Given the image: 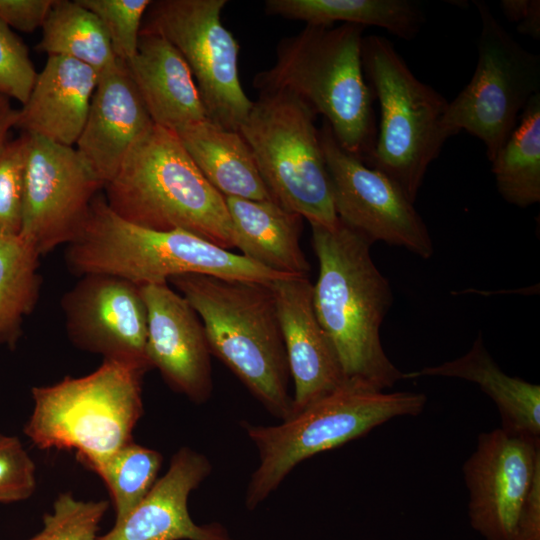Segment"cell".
Returning <instances> with one entry per match:
<instances>
[{
	"label": "cell",
	"instance_id": "cell-38",
	"mask_svg": "<svg viewBox=\"0 0 540 540\" xmlns=\"http://www.w3.org/2000/svg\"><path fill=\"white\" fill-rule=\"evenodd\" d=\"M18 110L14 109L8 97L0 94V147L7 141V134L15 127Z\"/></svg>",
	"mask_w": 540,
	"mask_h": 540
},
{
	"label": "cell",
	"instance_id": "cell-37",
	"mask_svg": "<svg viewBox=\"0 0 540 540\" xmlns=\"http://www.w3.org/2000/svg\"><path fill=\"white\" fill-rule=\"evenodd\" d=\"M540 5L539 0H502L500 7L508 21L516 25L524 22L531 12Z\"/></svg>",
	"mask_w": 540,
	"mask_h": 540
},
{
	"label": "cell",
	"instance_id": "cell-28",
	"mask_svg": "<svg viewBox=\"0 0 540 540\" xmlns=\"http://www.w3.org/2000/svg\"><path fill=\"white\" fill-rule=\"evenodd\" d=\"M41 256L20 235L0 238V345L14 349L35 309L42 284Z\"/></svg>",
	"mask_w": 540,
	"mask_h": 540
},
{
	"label": "cell",
	"instance_id": "cell-25",
	"mask_svg": "<svg viewBox=\"0 0 540 540\" xmlns=\"http://www.w3.org/2000/svg\"><path fill=\"white\" fill-rule=\"evenodd\" d=\"M265 12L306 25L377 26L405 40L414 38L425 21L420 5L410 0H267Z\"/></svg>",
	"mask_w": 540,
	"mask_h": 540
},
{
	"label": "cell",
	"instance_id": "cell-29",
	"mask_svg": "<svg viewBox=\"0 0 540 540\" xmlns=\"http://www.w3.org/2000/svg\"><path fill=\"white\" fill-rule=\"evenodd\" d=\"M162 464V455L133 441L107 458L94 472L105 482L120 523L148 494Z\"/></svg>",
	"mask_w": 540,
	"mask_h": 540
},
{
	"label": "cell",
	"instance_id": "cell-16",
	"mask_svg": "<svg viewBox=\"0 0 540 540\" xmlns=\"http://www.w3.org/2000/svg\"><path fill=\"white\" fill-rule=\"evenodd\" d=\"M147 310L146 356L165 382L194 403L213 390L211 352L201 319L169 283L141 286Z\"/></svg>",
	"mask_w": 540,
	"mask_h": 540
},
{
	"label": "cell",
	"instance_id": "cell-3",
	"mask_svg": "<svg viewBox=\"0 0 540 540\" xmlns=\"http://www.w3.org/2000/svg\"><path fill=\"white\" fill-rule=\"evenodd\" d=\"M364 28L306 25L278 43L275 63L254 77L253 86L298 96L324 117L345 151L369 166L377 126L362 63Z\"/></svg>",
	"mask_w": 540,
	"mask_h": 540
},
{
	"label": "cell",
	"instance_id": "cell-8",
	"mask_svg": "<svg viewBox=\"0 0 540 540\" xmlns=\"http://www.w3.org/2000/svg\"><path fill=\"white\" fill-rule=\"evenodd\" d=\"M362 63L380 106L369 166L388 176L415 203L429 165L448 139L442 126L448 101L420 81L383 36L363 38Z\"/></svg>",
	"mask_w": 540,
	"mask_h": 540
},
{
	"label": "cell",
	"instance_id": "cell-19",
	"mask_svg": "<svg viewBox=\"0 0 540 540\" xmlns=\"http://www.w3.org/2000/svg\"><path fill=\"white\" fill-rule=\"evenodd\" d=\"M153 124L126 63L119 60L98 75L75 148L104 186Z\"/></svg>",
	"mask_w": 540,
	"mask_h": 540
},
{
	"label": "cell",
	"instance_id": "cell-18",
	"mask_svg": "<svg viewBox=\"0 0 540 540\" xmlns=\"http://www.w3.org/2000/svg\"><path fill=\"white\" fill-rule=\"evenodd\" d=\"M211 472L206 455L181 447L145 498L98 540H234L222 524L198 525L189 514L190 493Z\"/></svg>",
	"mask_w": 540,
	"mask_h": 540
},
{
	"label": "cell",
	"instance_id": "cell-30",
	"mask_svg": "<svg viewBox=\"0 0 540 540\" xmlns=\"http://www.w3.org/2000/svg\"><path fill=\"white\" fill-rule=\"evenodd\" d=\"M109 507L106 500H77L61 493L53 512L43 516V529L29 540H98L99 524Z\"/></svg>",
	"mask_w": 540,
	"mask_h": 540
},
{
	"label": "cell",
	"instance_id": "cell-26",
	"mask_svg": "<svg viewBox=\"0 0 540 540\" xmlns=\"http://www.w3.org/2000/svg\"><path fill=\"white\" fill-rule=\"evenodd\" d=\"M491 164L505 201L520 208L540 201V93L529 100Z\"/></svg>",
	"mask_w": 540,
	"mask_h": 540
},
{
	"label": "cell",
	"instance_id": "cell-22",
	"mask_svg": "<svg viewBox=\"0 0 540 540\" xmlns=\"http://www.w3.org/2000/svg\"><path fill=\"white\" fill-rule=\"evenodd\" d=\"M235 248L249 260L290 276H308L300 246L303 217L275 201L224 197Z\"/></svg>",
	"mask_w": 540,
	"mask_h": 540
},
{
	"label": "cell",
	"instance_id": "cell-21",
	"mask_svg": "<svg viewBox=\"0 0 540 540\" xmlns=\"http://www.w3.org/2000/svg\"><path fill=\"white\" fill-rule=\"evenodd\" d=\"M126 65L155 125L176 132L209 119L185 59L161 35L141 30Z\"/></svg>",
	"mask_w": 540,
	"mask_h": 540
},
{
	"label": "cell",
	"instance_id": "cell-12",
	"mask_svg": "<svg viewBox=\"0 0 540 540\" xmlns=\"http://www.w3.org/2000/svg\"><path fill=\"white\" fill-rule=\"evenodd\" d=\"M318 131L338 219L372 244L432 257L433 241L414 202L384 173L345 151L324 119Z\"/></svg>",
	"mask_w": 540,
	"mask_h": 540
},
{
	"label": "cell",
	"instance_id": "cell-2",
	"mask_svg": "<svg viewBox=\"0 0 540 540\" xmlns=\"http://www.w3.org/2000/svg\"><path fill=\"white\" fill-rule=\"evenodd\" d=\"M201 319L216 356L274 417L293 416L290 371L270 284L183 274L168 280Z\"/></svg>",
	"mask_w": 540,
	"mask_h": 540
},
{
	"label": "cell",
	"instance_id": "cell-20",
	"mask_svg": "<svg viewBox=\"0 0 540 540\" xmlns=\"http://www.w3.org/2000/svg\"><path fill=\"white\" fill-rule=\"evenodd\" d=\"M98 73L61 55H49L18 110L15 127L65 146H74L85 125Z\"/></svg>",
	"mask_w": 540,
	"mask_h": 540
},
{
	"label": "cell",
	"instance_id": "cell-5",
	"mask_svg": "<svg viewBox=\"0 0 540 540\" xmlns=\"http://www.w3.org/2000/svg\"><path fill=\"white\" fill-rule=\"evenodd\" d=\"M102 193L122 219L156 231L184 230L235 248L225 198L202 175L174 131L153 124Z\"/></svg>",
	"mask_w": 540,
	"mask_h": 540
},
{
	"label": "cell",
	"instance_id": "cell-24",
	"mask_svg": "<svg viewBox=\"0 0 540 540\" xmlns=\"http://www.w3.org/2000/svg\"><path fill=\"white\" fill-rule=\"evenodd\" d=\"M175 133L205 179L224 197L274 201L240 132L206 119Z\"/></svg>",
	"mask_w": 540,
	"mask_h": 540
},
{
	"label": "cell",
	"instance_id": "cell-33",
	"mask_svg": "<svg viewBox=\"0 0 540 540\" xmlns=\"http://www.w3.org/2000/svg\"><path fill=\"white\" fill-rule=\"evenodd\" d=\"M36 76L26 45L0 20V94L23 105Z\"/></svg>",
	"mask_w": 540,
	"mask_h": 540
},
{
	"label": "cell",
	"instance_id": "cell-17",
	"mask_svg": "<svg viewBox=\"0 0 540 540\" xmlns=\"http://www.w3.org/2000/svg\"><path fill=\"white\" fill-rule=\"evenodd\" d=\"M290 377L294 383L293 415L343 387L345 378L337 353L322 328L313 305L308 276H290L270 283Z\"/></svg>",
	"mask_w": 540,
	"mask_h": 540
},
{
	"label": "cell",
	"instance_id": "cell-4",
	"mask_svg": "<svg viewBox=\"0 0 540 540\" xmlns=\"http://www.w3.org/2000/svg\"><path fill=\"white\" fill-rule=\"evenodd\" d=\"M64 260L78 277L107 274L139 286L168 283L183 274L264 284L289 277L193 233L132 224L109 208L102 192L93 199L81 227L66 245Z\"/></svg>",
	"mask_w": 540,
	"mask_h": 540
},
{
	"label": "cell",
	"instance_id": "cell-14",
	"mask_svg": "<svg viewBox=\"0 0 540 540\" xmlns=\"http://www.w3.org/2000/svg\"><path fill=\"white\" fill-rule=\"evenodd\" d=\"M69 340L79 349L152 368L146 356L147 310L141 286L112 275L86 274L61 298Z\"/></svg>",
	"mask_w": 540,
	"mask_h": 540
},
{
	"label": "cell",
	"instance_id": "cell-31",
	"mask_svg": "<svg viewBox=\"0 0 540 540\" xmlns=\"http://www.w3.org/2000/svg\"><path fill=\"white\" fill-rule=\"evenodd\" d=\"M102 23L118 60L127 63L136 54L143 17L150 0H78Z\"/></svg>",
	"mask_w": 540,
	"mask_h": 540
},
{
	"label": "cell",
	"instance_id": "cell-35",
	"mask_svg": "<svg viewBox=\"0 0 540 540\" xmlns=\"http://www.w3.org/2000/svg\"><path fill=\"white\" fill-rule=\"evenodd\" d=\"M55 0H0V20L8 27L33 32L42 27Z\"/></svg>",
	"mask_w": 540,
	"mask_h": 540
},
{
	"label": "cell",
	"instance_id": "cell-34",
	"mask_svg": "<svg viewBox=\"0 0 540 540\" xmlns=\"http://www.w3.org/2000/svg\"><path fill=\"white\" fill-rule=\"evenodd\" d=\"M36 467L15 436L0 434V502L29 498L36 489Z\"/></svg>",
	"mask_w": 540,
	"mask_h": 540
},
{
	"label": "cell",
	"instance_id": "cell-6",
	"mask_svg": "<svg viewBox=\"0 0 540 540\" xmlns=\"http://www.w3.org/2000/svg\"><path fill=\"white\" fill-rule=\"evenodd\" d=\"M147 367L103 359L90 374L32 388L33 411L24 433L40 449L74 450L95 470L132 442L142 416Z\"/></svg>",
	"mask_w": 540,
	"mask_h": 540
},
{
	"label": "cell",
	"instance_id": "cell-7",
	"mask_svg": "<svg viewBox=\"0 0 540 540\" xmlns=\"http://www.w3.org/2000/svg\"><path fill=\"white\" fill-rule=\"evenodd\" d=\"M427 397L411 391H380L348 382L277 425L240 422L258 451L259 462L245 493L256 509L302 461L337 448L401 416H417Z\"/></svg>",
	"mask_w": 540,
	"mask_h": 540
},
{
	"label": "cell",
	"instance_id": "cell-11",
	"mask_svg": "<svg viewBox=\"0 0 540 540\" xmlns=\"http://www.w3.org/2000/svg\"><path fill=\"white\" fill-rule=\"evenodd\" d=\"M226 0L152 1L141 30L167 39L191 70L208 118L239 132L252 105L239 77V44L225 28Z\"/></svg>",
	"mask_w": 540,
	"mask_h": 540
},
{
	"label": "cell",
	"instance_id": "cell-13",
	"mask_svg": "<svg viewBox=\"0 0 540 540\" xmlns=\"http://www.w3.org/2000/svg\"><path fill=\"white\" fill-rule=\"evenodd\" d=\"M23 136L20 236L42 257L74 238L103 183L74 146L27 133Z\"/></svg>",
	"mask_w": 540,
	"mask_h": 540
},
{
	"label": "cell",
	"instance_id": "cell-9",
	"mask_svg": "<svg viewBox=\"0 0 540 540\" xmlns=\"http://www.w3.org/2000/svg\"><path fill=\"white\" fill-rule=\"evenodd\" d=\"M314 111L287 90H261L239 132L274 201L310 225L337 217Z\"/></svg>",
	"mask_w": 540,
	"mask_h": 540
},
{
	"label": "cell",
	"instance_id": "cell-36",
	"mask_svg": "<svg viewBox=\"0 0 540 540\" xmlns=\"http://www.w3.org/2000/svg\"><path fill=\"white\" fill-rule=\"evenodd\" d=\"M514 540H540V470L521 506Z\"/></svg>",
	"mask_w": 540,
	"mask_h": 540
},
{
	"label": "cell",
	"instance_id": "cell-23",
	"mask_svg": "<svg viewBox=\"0 0 540 540\" xmlns=\"http://www.w3.org/2000/svg\"><path fill=\"white\" fill-rule=\"evenodd\" d=\"M423 376L458 378L477 384L498 408L503 431L540 441V386L503 372L486 349L481 333L463 356L404 373L403 379Z\"/></svg>",
	"mask_w": 540,
	"mask_h": 540
},
{
	"label": "cell",
	"instance_id": "cell-27",
	"mask_svg": "<svg viewBox=\"0 0 540 540\" xmlns=\"http://www.w3.org/2000/svg\"><path fill=\"white\" fill-rule=\"evenodd\" d=\"M41 28L37 50L48 56L78 60L98 75L119 61L100 20L78 0H55Z\"/></svg>",
	"mask_w": 540,
	"mask_h": 540
},
{
	"label": "cell",
	"instance_id": "cell-15",
	"mask_svg": "<svg viewBox=\"0 0 540 540\" xmlns=\"http://www.w3.org/2000/svg\"><path fill=\"white\" fill-rule=\"evenodd\" d=\"M540 470V441L501 428L478 436L463 465L472 528L486 540H514L523 501Z\"/></svg>",
	"mask_w": 540,
	"mask_h": 540
},
{
	"label": "cell",
	"instance_id": "cell-1",
	"mask_svg": "<svg viewBox=\"0 0 540 540\" xmlns=\"http://www.w3.org/2000/svg\"><path fill=\"white\" fill-rule=\"evenodd\" d=\"M311 230L319 264L314 310L345 378L387 391L404 380V372L381 344L380 327L392 306L393 292L371 257L373 244L340 220L332 228L311 225Z\"/></svg>",
	"mask_w": 540,
	"mask_h": 540
},
{
	"label": "cell",
	"instance_id": "cell-32",
	"mask_svg": "<svg viewBox=\"0 0 540 540\" xmlns=\"http://www.w3.org/2000/svg\"><path fill=\"white\" fill-rule=\"evenodd\" d=\"M25 140L22 135L0 147V238L19 236L22 228Z\"/></svg>",
	"mask_w": 540,
	"mask_h": 540
},
{
	"label": "cell",
	"instance_id": "cell-10",
	"mask_svg": "<svg viewBox=\"0 0 540 540\" xmlns=\"http://www.w3.org/2000/svg\"><path fill=\"white\" fill-rule=\"evenodd\" d=\"M480 17L478 59L470 82L442 118L447 138L465 130L480 139L491 162L529 100L540 93V57L520 45L490 7L473 1Z\"/></svg>",
	"mask_w": 540,
	"mask_h": 540
}]
</instances>
